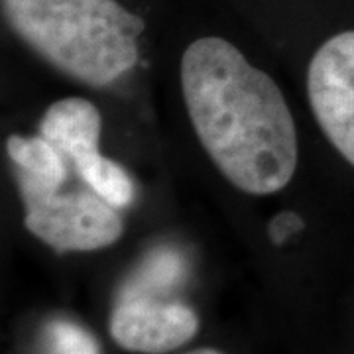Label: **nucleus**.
Here are the masks:
<instances>
[{
    "instance_id": "8",
    "label": "nucleus",
    "mask_w": 354,
    "mask_h": 354,
    "mask_svg": "<svg viewBox=\"0 0 354 354\" xmlns=\"http://www.w3.org/2000/svg\"><path fill=\"white\" fill-rule=\"evenodd\" d=\"M181 272H183L181 258L176 252L160 250L146 260L136 279H132V283L122 291V295H150L152 290H162L164 286L169 288L179 279Z\"/></svg>"
},
{
    "instance_id": "4",
    "label": "nucleus",
    "mask_w": 354,
    "mask_h": 354,
    "mask_svg": "<svg viewBox=\"0 0 354 354\" xmlns=\"http://www.w3.org/2000/svg\"><path fill=\"white\" fill-rule=\"evenodd\" d=\"M102 118L99 109L81 97L53 102L39 122V134L67 156L77 177L116 209L134 201L128 171L99 152Z\"/></svg>"
},
{
    "instance_id": "2",
    "label": "nucleus",
    "mask_w": 354,
    "mask_h": 354,
    "mask_svg": "<svg viewBox=\"0 0 354 354\" xmlns=\"http://www.w3.org/2000/svg\"><path fill=\"white\" fill-rule=\"evenodd\" d=\"M2 20L46 64L109 87L138 64L146 16L127 0H0Z\"/></svg>"
},
{
    "instance_id": "1",
    "label": "nucleus",
    "mask_w": 354,
    "mask_h": 354,
    "mask_svg": "<svg viewBox=\"0 0 354 354\" xmlns=\"http://www.w3.org/2000/svg\"><path fill=\"white\" fill-rule=\"evenodd\" d=\"M181 91L205 152L236 189L272 195L297 167V132L286 97L221 36L193 39L181 55Z\"/></svg>"
},
{
    "instance_id": "9",
    "label": "nucleus",
    "mask_w": 354,
    "mask_h": 354,
    "mask_svg": "<svg viewBox=\"0 0 354 354\" xmlns=\"http://www.w3.org/2000/svg\"><path fill=\"white\" fill-rule=\"evenodd\" d=\"M53 354H101L99 344L77 323L53 321L48 329Z\"/></svg>"
},
{
    "instance_id": "6",
    "label": "nucleus",
    "mask_w": 354,
    "mask_h": 354,
    "mask_svg": "<svg viewBox=\"0 0 354 354\" xmlns=\"http://www.w3.org/2000/svg\"><path fill=\"white\" fill-rule=\"evenodd\" d=\"M199 330L197 313L179 301L152 295H122L111 315V335L124 351L165 354L189 342Z\"/></svg>"
},
{
    "instance_id": "11",
    "label": "nucleus",
    "mask_w": 354,
    "mask_h": 354,
    "mask_svg": "<svg viewBox=\"0 0 354 354\" xmlns=\"http://www.w3.org/2000/svg\"><path fill=\"white\" fill-rule=\"evenodd\" d=\"M187 354H223L215 351V348H199V351H193V353H187Z\"/></svg>"
},
{
    "instance_id": "10",
    "label": "nucleus",
    "mask_w": 354,
    "mask_h": 354,
    "mask_svg": "<svg viewBox=\"0 0 354 354\" xmlns=\"http://www.w3.org/2000/svg\"><path fill=\"white\" fill-rule=\"evenodd\" d=\"M304 228V221L295 213H279L272 225H270V234H272V241L274 242H283L290 234L297 232Z\"/></svg>"
},
{
    "instance_id": "5",
    "label": "nucleus",
    "mask_w": 354,
    "mask_h": 354,
    "mask_svg": "<svg viewBox=\"0 0 354 354\" xmlns=\"http://www.w3.org/2000/svg\"><path fill=\"white\" fill-rule=\"evenodd\" d=\"M307 95L323 134L354 165V28L333 34L313 53Z\"/></svg>"
},
{
    "instance_id": "3",
    "label": "nucleus",
    "mask_w": 354,
    "mask_h": 354,
    "mask_svg": "<svg viewBox=\"0 0 354 354\" xmlns=\"http://www.w3.org/2000/svg\"><path fill=\"white\" fill-rule=\"evenodd\" d=\"M26 207L24 227L59 252H91L122 236L120 209L104 201L83 179L50 189L16 177Z\"/></svg>"
},
{
    "instance_id": "7",
    "label": "nucleus",
    "mask_w": 354,
    "mask_h": 354,
    "mask_svg": "<svg viewBox=\"0 0 354 354\" xmlns=\"http://www.w3.org/2000/svg\"><path fill=\"white\" fill-rule=\"evenodd\" d=\"M6 152L16 165V177L28 179L41 187L57 189L77 176L67 156L50 140L39 136H18L6 140Z\"/></svg>"
}]
</instances>
